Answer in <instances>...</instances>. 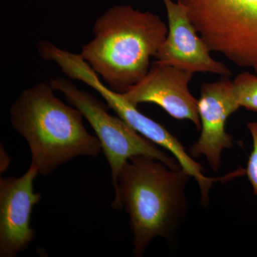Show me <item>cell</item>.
<instances>
[{"mask_svg": "<svg viewBox=\"0 0 257 257\" xmlns=\"http://www.w3.org/2000/svg\"><path fill=\"white\" fill-rule=\"evenodd\" d=\"M50 84L54 90L63 94L71 106L81 111L94 130L110 167L114 191L117 187L120 171L134 156L152 157L171 169L182 167L177 159L169 157L119 116L109 114L104 103L92 94L79 89L69 79L57 77L51 79Z\"/></svg>", "mask_w": 257, "mask_h": 257, "instance_id": "5", "label": "cell"}, {"mask_svg": "<svg viewBox=\"0 0 257 257\" xmlns=\"http://www.w3.org/2000/svg\"><path fill=\"white\" fill-rule=\"evenodd\" d=\"M168 19V34L155 58L191 73H211L231 77L232 72L223 62L211 57V51L191 23L182 5L162 0Z\"/></svg>", "mask_w": 257, "mask_h": 257, "instance_id": "10", "label": "cell"}, {"mask_svg": "<svg viewBox=\"0 0 257 257\" xmlns=\"http://www.w3.org/2000/svg\"><path fill=\"white\" fill-rule=\"evenodd\" d=\"M30 165L20 178L0 179V256L15 257L28 247L35 237L31 226L34 206L42 199L35 192L34 182L38 175Z\"/></svg>", "mask_w": 257, "mask_h": 257, "instance_id": "7", "label": "cell"}, {"mask_svg": "<svg viewBox=\"0 0 257 257\" xmlns=\"http://www.w3.org/2000/svg\"><path fill=\"white\" fill-rule=\"evenodd\" d=\"M69 76L72 79L79 80L96 91L107 103V106L138 133L158 146L165 148L173 155L179 165L197 181L201 193V204L207 205L209 191L216 182L239 177V170L222 177L211 178L204 175V169L186 152L178 139L157 121L140 112L136 106L128 103L119 94L109 89L99 78L89 64L83 59L74 60L69 68Z\"/></svg>", "mask_w": 257, "mask_h": 257, "instance_id": "6", "label": "cell"}, {"mask_svg": "<svg viewBox=\"0 0 257 257\" xmlns=\"http://www.w3.org/2000/svg\"><path fill=\"white\" fill-rule=\"evenodd\" d=\"M211 52L257 74V0H178Z\"/></svg>", "mask_w": 257, "mask_h": 257, "instance_id": "4", "label": "cell"}, {"mask_svg": "<svg viewBox=\"0 0 257 257\" xmlns=\"http://www.w3.org/2000/svg\"><path fill=\"white\" fill-rule=\"evenodd\" d=\"M231 92L239 108L257 112V76L248 72L238 74L231 82Z\"/></svg>", "mask_w": 257, "mask_h": 257, "instance_id": "11", "label": "cell"}, {"mask_svg": "<svg viewBox=\"0 0 257 257\" xmlns=\"http://www.w3.org/2000/svg\"><path fill=\"white\" fill-rule=\"evenodd\" d=\"M92 32L79 55L109 89L124 94L148 72L168 26L157 15L119 5L98 18Z\"/></svg>", "mask_w": 257, "mask_h": 257, "instance_id": "2", "label": "cell"}, {"mask_svg": "<svg viewBox=\"0 0 257 257\" xmlns=\"http://www.w3.org/2000/svg\"><path fill=\"white\" fill-rule=\"evenodd\" d=\"M0 171H1V173L5 172L7 170H8V167H9L10 164V159L9 155L7 153L6 151H5L4 147L1 146V152H0Z\"/></svg>", "mask_w": 257, "mask_h": 257, "instance_id": "13", "label": "cell"}, {"mask_svg": "<svg viewBox=\"0 0 257 257\" xmlns=\"http://www.w3.org/2000/svg\"><path fill=\"white\" fill-rule=\"evenodd\" d=\"M50 84L25 89L10 108L13 128L28 142L32 165L43 176L79 156L96 157L100 142L83 124V115L54 94Z\"/></svg>", "mask_w": 257, "mask_h": 257, "instance_id": "3", "label": "cell"}, {"mask_svg": "<svg viewBox=\"0 0 257 257\" xmlns=\"http://www.w3.org/2000/svg\"><path fill=\"white\" fill-rule=\"evenodd\" d=\"M193 74L155 61L145 77L121 94L134 106L142 103L157 104L174 119L189 120L201 130L198 100L189 89Z\"/></svg>", "mask_w": 257, "mask_h": 257, "instance_id": "8", "label": "cell"}, {"mask_svg": "<svg viewBox=\"0 0 257 257\" xmlns=\"http://www.w3.org/2000/svg\"><path fill=\"white\" fill-rule=\"evenodd\" d=\"M247 128L253 140V150L250 155L246 167V175L252 186L253 194L257 197V121H250Z\"/></svg>", "mask_w": 257, "mask_h": 257, "instance_id": "12", "label": "cell"}, {"mask_svg": "<svg viewBox=\"0 0 257 257\" xmlns=\"http://www.w3.org/2000/svg\"><path fill=\"white\" fill-rule=\"evenodd\" d=\"M191 177L182 167L171 169L145 155L123 166L111 205L124 208L130 218L134 256H143L155 238L175 239L188 209L185 189Z\"/></svg>", "mask_w": 257, "mask_h": 257, "instance_id": "1", "label": "cell"}, {"mask_svg": "<svg viewBox=\"0 0 257 257\" xmlns=\"http://www.w3.org/2000/svg\"><path fill=\"white\" fill-rule=\"evenodd\" d=\"M229 77L202 84L198 100L201 135L189 150L193 159L205 157L211 170L219 172L224 150L234 147V139L226 131L228 118L239 109L231 92Z\"/></svg>", "mask_w": 257, "mask_h": 257, "instance_id": "9", "label": "cell"}]
</instances>
